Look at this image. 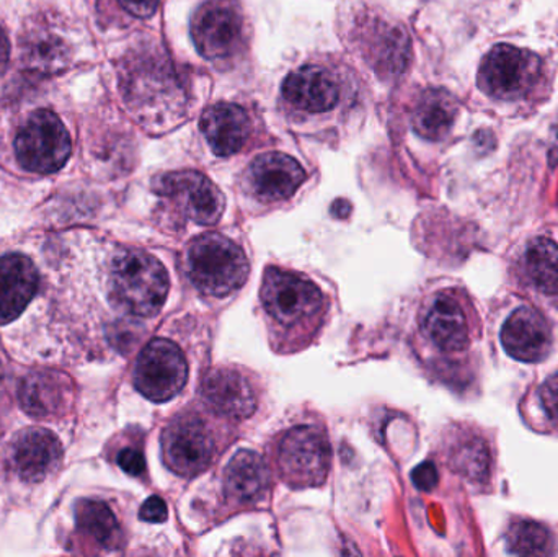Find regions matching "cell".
<instances>
[{
	"mask_svg": "<svg viewBox=\"0 0 558 557\" xmlns=\"http://www.w3.org/2000/svg\"><path fill=\"white\" fill-rule=\"evenodd\" d=\"M169 274L154 255L126 249L111 261L108 296L128 316L140 319L157 316L169 296Z\"/></svg>",
	"mask_w": 558,
	"mask_h": 557,
	"instance_id": "6da1fadb",
	"label": "cell"
},
{
	"mask_svg": "<svg viewBox=\"0 0 558 557\" xmlns=\"http://www.w3.org/2000/svg\"><path fill=\"white\" fill-rule=\"evenodd\" d=\"M186 270L196 290L206 296L225 298L247 281L251 264L234 241L211 232L190 244Z\"/></svg>",
	"mask_w": 558,
	"mask_h": 557,
	"instance_id": "7a4b0ae2",
	"label": "cell"
},
{
	"mask_svg": "<svg viewBox=\"0 0 558 557\" xmlns=\"http://www.w3.org/2000/svg\"><path fill=\"white\" fill-rule=\"evenodd\" d=\"M260 298L270 320L286 330L314 329L327 310L324 293L314 281L282 268L265 271Z\"/></svg>",
	"mask_w": 558,
	"mask_h": 557,
	"instance_id": "3957f363",
	"label": "cell"
},
{
	"mask_svg": "<svg viewBox=\"0 0 558 557\" xmlns=\"http://www.w3.org/2000/svg\"><path fill=\"white\" fill-rule=\"evenodd\" d=\"M330 458L327 434L314 425L291 428L279 440V474L294 489L322 486L330 471Z\"/></svg>",
	"mask_w": 558,
	"mask_h": 557,
	"instance_id": "277c9868",
	"label": "cell"
},
{
	"mask_svg": "<svg viewBox=\"0 0 558 557\" xmlns=\"http://www.w3.org/2000/svg\"><path fill=\"white\" fill-rule=\"evenodd\" d=\"M543 62L536 52L511 45L490 49L478 71V87L488 97L513 101L526 97L539 81Z\"/></svg>",
	"mask_w": 558,
	"mask_h": 557,
	"instance_id": "5b68a950",
	"label": "cell"
},
{
	"mask_svg": "<svg viewBox=\"0 0 558 557\" xmlns=\"http://www.w3.org/2000/svg\"><path fill=\"white\" fill-rule=\"evenodd\" d=\"M72 143L64 123L49 110L29 114L15 140V156L33 173H54L71 156Z\"/></svg>",
	"mask_w": 558,
	"mask_h": 557,
	"instance_id": "8992f818",
	"label": "cell"
},
{
	"mask_svg": "<svg viewBox=\"0 0 558 557\" xmlns=\"http://www.w3.org/2000/svg\"><path fill=\"white\" fill-rule=\"evenodd\" d=\"M162 453L173 473L183 477L198 476L215 460V431L202 415L180 414L163 431Z\"/></svg>",
	"mask_w": 558,
	"mask_h": 557,
	"instance_id": "52a82bcc",
	"label": "cell"
},
{
	"mask_svg": "<svg viewBox=\"0 0 558 557\" xmlns=\"http://www.w3.org/2000/svg\"><path fill=\"white\" fill-rule=\"evenodd\" d=\"M189 379V363L179 346L167 339H154L137 356L134 386L153 402L175 398Z\"/></svg>",
	"mask_w": 558,
	"mask_h": 557,
	"instance_id": "ba28073f",
	"label": "cell"
},
{
	"mask_svg": "<svg viewBox=\"0 0 558 557\" xmlns=\"http://www.w3.org/2000/svg\"><path fill=\"white\" fill-rule=\"evenodd\" d=\"M153 189L196 225H216L225 213L226 199L221 190L208 177L195 170L157 175Z\"/></svg>",
	"mask_w": 558,
	"mask_h": 557,
	"instance_id": "9c48e42d",
	"label": "cell"
},
{
	"mask_svg": "<svg viewBox=\"0 0 558 557\" xmlns=\"http://www.w3.org/2000/svg\"><path fill=\"white\" fill-rule=\"evenodd\" d=\"M196 49L209 61H221L241 51L244 22L234 5L211 0L196 10L192 19Z\"/></svg>",
	"mask_w": 558,
	"mask_h": 557,
	"instance_id": "30bf717a",
	"label": "cell"
},
{
	"mask_svg": "<svg viewBox=\"0 0 558 557\" xmlns=\"http://www.w3.org/2000/svg\"><path fill=\"white\" fill-rule=\"evenodd\" d=\"M10 464L20 480L41 483L51 476L62 461V445L45 428H26L10 445Z\"/></svg>",
	"mask_w": 558,
	"mask_h": 557,
	"instance_id": "8fae6325",
	"label": "cell"
},
{
	"mask_svg": "<svg viewBox=\"0 0 558 557\" xmlns=\"http://www.w3.org/2000/svg\"><path fill=\"white\" fill-rule=\"evenodd\" d=\"M199 392L205 404L216 414L234 421H244L257 411L254 385L239 370L228 366L213 370L203 379Z\"/></svg>",
	"mask_w": 558,
	"mask_h": 557,
	"instance_id": "7c38bea8",
	"label": "cell"
},
{
	"mask_svg": "<svg viewBox=\"0 0 558 557\" xmlns=\"http://www.w3.org/2000/svg\"><path fill=\"white\" fill-rule=\"evenodd\" d=\"M501 342L514 360L543 362L553 349V330L539 311L520 307L505 323Z\"/></svg>",
	"mask_w": 558,
	"mask_h": 557,
	"instance_id": "4fadbf2b",
	"label": "cell"
},
{
	"mask_svg": "<svg viewBox=\"0 0 558 557\" xmlns=\"http://www.w3.org/2000/svg\"><path fill=\"white\" fill-rule=\"evenodd\" d=\"M286 101L305 113H325L340 101V85L328 69L302 65L282 84Z\"/></svg>",
	"mask_w": 558,
	"mask_h": 557,
	"instance_id": "5bb4252c",
	"label": "cell"
},
{
	"mask_svg": "<svg viewBox=\"0 0 558 557\" xmlns=\"http://www.w3.org/2000/svg\"><path fill=\"white\" fill-rule=\"evenodd\" d=\"M248 183L257 198L282 202L294 195L305 180V170L288 154L267 153L248 167Z\"/></svg>",
	"mask_w": 558,
	"mask_h": 557,
	"instance_id": "9a60e30c",
	"label": "cell"
},
{
	"mask_svg": "<svg viewBox=\"0 0 558 557\" xmlns=\"http://www.w3.org/2000/svg\"><path fill=\"white\" fill-rule=\"evenodd\" d=\"M38 287V270L28 257L22 254L0 257V326L22 316Z\"/></svg>",
	"mask_w": 558,
	"mask_h": 557,
	"instance_id": "2e32d148",
	"label": "cell"
},
{
	"mask_svg": "<svg viewBox=\"0 0 558 557\" xmlns=\"http://www.w3.org/2000/svg\"><path fill=\"white\" fill-rule=\"evenodd\" d=\"M72 399V383L58 372H35L26 375L19 386V401L32 417L46 419L68 411Z\"/></svg>",
	"mask_w": 558,
	"mask_h": 557,
	"instance_id": "e0dca14e",
	"label": "cell"
},
{
	"mask_svg": "<svg viewBox=\"0 0 558 557\" xmlns=\"http://www.w3.org/2000/svg\"><path fill=\"white\" fill-rule=\"evenodd\" d=\"M215 154L221 157L239 153L251 136V118L235 104H216L206 108L199 123Z\"/></svg>",
	"mask_w": 558,
	"mask_h": 557,
	"instance_id": "ac0fdd59",
	"label": "cell"
},
{
	"mask_svg": "<svg viewBox=\"0 0 558 557\" xmlns=\"http://www.w3.org/2000/svg\"><path fill=\"white\" fill-rule=\"evenodd\" d=\"M423 332L438 349L461 352L469 346V324L461 304L448 294H438L423 316Z\"/></svg>",
	"mask_w": 558,
	"mask_h": 557,
	"instance_id": "d6986e66",
	"label": "cell"
},
{
	"mask_svg": "<svg viewBox=\"0 0 558 557\" xmlns=\"http://www.w3.org/2000/svg\"><path fill=\"white\" fill-rule=\"evenodd\" d=\"M270 484V468L260 455L252 450L238 451L225 471L226 494L242 506L264 499Z\"/></svg>",
	"mask_w": 558,
	"mask_h": 557,
	"instance_id": "ffe728a7",
	"label": "cell"
},
{
	"mask_svg": "<svg viewBox=\"0 0 558 557\" xmlns=\"http://www.w3.org/2000/svg\"><path fill=\"white\" fill-rule=\"evenodd\" d=\"M366 52L373 68L383 77L405 71L410 59V39L402 26L376 23L366 36Z\"/></svg>",
	"mask_w": 558,
	"mask_h": 557,
	"instance_id": "44dd1931",
	"label": "cell"
},
{
	"mask_svg": "<svg viewBox=\"0 0 558 557\" xmlns=\"http://www.w3.org/2000/svg\"><path fill=\"white\" fill-rule=\"evenodd\" d=\"M459 113V104L445 88H428L416 101L412 126L428 141H442L451 133Z\"/></svg>",
	"mask_w": 558,
	"mask_h": 557,
	"instance_id": "7402d4cb",
	"label": "cell"
},
{
	"mask_svg": "<svg viewBox=\"0 0 558 557\" xmlns=\"http://www.w3.org/2000/svg\"><path fill=\"white\" fill-rule=\"evenodd\" d=\"M20 58L29 71L39 74H56L64 71L71 61V51L61 36L45 28L26 33L20 41Z\"/></svg>",
	"mask_w": 558,
	"mask_h": 557,
	"instance_id": "603a6c76",
	"label": "cell"
},
{
	"mask_svg": "<svg viewBox=\"0 0 558 557\" xmlns=\"http://www.w3.org/2000/svg\"><path fill=\"white\" fill-rule=\"evenodd\" d=\"M78 532L104 549L121 545V529L113 510L100 500H81L75 507Z\"/></svg>",
	"mask_w": 558,
	"mask_h": 557,
	"instance_id": "cb8c5ba5",
	"label": "cell"
},
{
	"mask_svg": "<svg viewBox=\"0 0 558 557\" xmlns=\"http://www.w3.org/2000/svg\"><path fill=\"white\" fill-rule=\"evenodd\" d=\"M527 274L546 294H558V244L550 239H536L527 249Z\"/></svg>",
	"mask_w": 558,
	"mask_h": 557,
	"instance_id": "d4e9b609",
	"label": "cell"
},
{
	"mask_svg": "<svg viewBox=\"0 0 558 557\" xmlns=\"http://www.w3.org/2000/svg\"><path fill=\"white\" fill-rule=\"evenodd\" d=\"M508 546L511 555L518 556H549L556 552L549 530L531 520H520L511 525Z\"/></svg>",
	"mask_w": 558,
	"mask_h": 557,
	"instance_id": "484cf974",
	"label": "cell"
},
{
	"mask_svg": "<svg viewBox=\"0 0 558 557\" xmlns=\"http://www.w3.org/2000/svg\"><path fill=\"white\" fill-rule=\"evenodd\" d=\"M452 468L462 476L471 477V480H484L490 467V457H488L487 447L484 441L469 440L456 448L451 458Z\"/></svg>",
	"mask_w": 558,
	"mask_h": 557,
	"instance_id": "4316f807",
	"label": "cell"
},
{
	"mask_svg": "<svg viewBox=\"0 0 558 557\" xmlns=\"http://www.w3.org/2000/svg\"><path fill=\"white\" fill-rule=\"evenodd\" d=\"M118 467L124 471V473L130 474L133 477L143 476L144 471H146V460H144V455L141 453L136 448H124V450L120 451L117 458Z\"/></svg>",
	"mask_w": 558,
	"mask_h": 557,
	"instance_id": "83f0119b",
	"label": "cell"
},
{
	"mask_svg": "<svg viewBox=\"0 0 558 557\" xmlns=\"http://www.w3.org/2000/svg\"><path fill=\"white\" fill-rule=\"evenodd\" d=\"M412 481L416 489L423 491V493H432L438 486V470H436L435 464L426 461V463L420 464L412 471Z\"/></svg>",
	"mask_w": 558,
	"mask_h": 557,
	"instance_id": "f1b7e54d",
	"label": "cell"
},
{
	"mask_svg": "<svg viewBox=\"0 0 558 557\" xmlns=\"http://www.w3.org/2000/svg\"><path fill=\"white\" fill-rule=\"evenodd\" d=\"M541 401L550 421L558 427V375L547 379L546 385L541 389Z\"/></svg>",
	"mask_w": 558,
	"mask_h": 557,
	"instance_id": "f546056e",
	"label": "cell"
},
{
	"mask_svg": "<svg viewBox=\"0 0 558 557\" xmlns=\"http://www.w3.org/2000/svg\"><path fill=\"white\" fill-rule=\"evenodd\" d=\"M167 516H169V510H167L166 502L157 496L149 497L140 510L141 520L144 522L162 523L166 522Z\"/></svg>",
	"mask_w": 558,
	"mask_h": 557,
	"instance_id": "4dcf8cb0",
	"label": "cell"
},
{
	"mask_svg": "<svg viewBox=\"0 0 558 557\" xmlns=\"http://www.w3.org/2000/svg\"><path fill=\"white\" fill-rule=\"evenodd\" d=\"M123 5L126 12L131 15L140 16V19H147V16L154 15L157 7H159L160 0H118Z\"/></svg>",
	"mask_w": 558,
	"mask_h": 557,
	"instance_id": "1f68e13d",
	"label": "cell"
},
{
	"mask_svg": "<svg viewBox=\"0 0 558 557\" xmlns=\"http://www.w3.org/2000/svg\"><path fill=\"white\" fill-rule=\"evenodd\" d=\"M10 58V45L7 39L5 33L0 28V74L5 71L7 64H9Z\"/></svg>",
	"mask_w": 558,
	"mask_h": 557,
	"instance_id": "d6a6232c",
	"label": "cell"
},
{
	"mask_svg": "<svg viewBox=\"0 0 558 557\" xmlns=\"http://www.w3.org/2000/svg\"><path fill=\"white\" fill-rule=\"evenodd\" d=\"M351 206L350 203L344 202V199H337L331 206V213H333L337 218H347L350 215Z\"/></svg>",
	"mask_w": 558,
	"mask_h": 557,
	"instance_id": "836d02e7",
	"label": "cell"
},
{
	"mask_svg": "<svg viewBox=\"0 0 558 557\" xmlns=\"http://www.w3.org/2000/svg\"><path fill=\"white\" fill-rule=\"evenodd\" d=\"M2 383H3V370H2V366H0V388H2Z\"/></svg>",
	"mask_w": 558,
	"mask_h": 557,
	"instance_id": "e575fe53",
	"label": "cell"
}]
</instances>
